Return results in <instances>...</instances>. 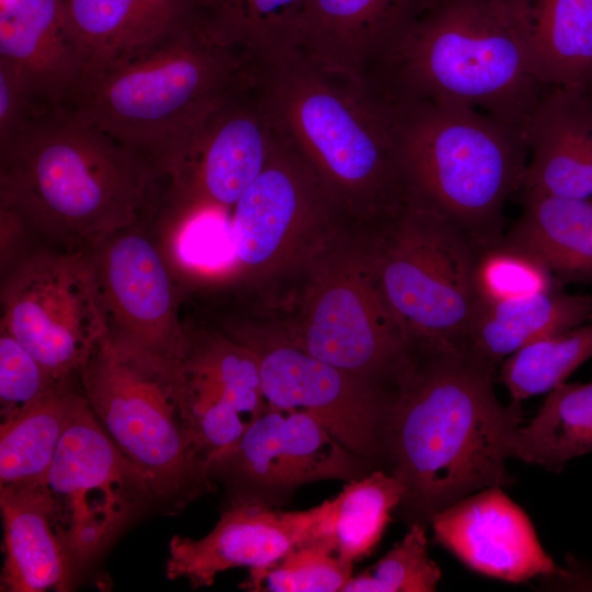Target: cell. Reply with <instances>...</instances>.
Returning a JSON list of instances; mask_svg holds the SVG:
<instances>
[{"label": "cell", "instance_id": "1", "mask_svg": "<svg viewBox=\"0 0 592 592\" xmlns=\"http://www.w3.org/2000/svg\"><path fill=\"white\" fill-rule=\"evenodd\" d=\"M496 369L468 352L414 349L397 379L387 471L402 485L396 512L409 526H429L463 498L511 485L505 462L523 410L497 399Z\"/></svg>", "mask_w": 592, "mask_h": 592}, {"label": "cell", "instance_id": "2", "mask_svg": "<svg viewBox=\"0 0 592 592\" xmlns=\"http://www.w3.org/2000/svg\"><path fill=\"white\" fill-rule=\"evenodd\" d=\"M161 173L69 104H50L0 147V207L89 251L109 236L152 217Z\"/></svg>", "mask_w": 592, "mask_h": 592}, {"label": "cell", "instance_id": "3", "mask_svg": "<svg viewBox=\"0 0 592 592\" xmlns=\"http://www.w3.org/2000/svg\"><path fill=\"white\" fill-rule=\"evenodd\" d=\"M254 86L272 128L337 212L375 226L402 209L410 195L387 100L323 72L294 48L254 59Z\"/></svg>", "mask_w": 592, "mask_h": 592}, {"label": "cell", "instance_id": "4", "mask_svg": "<svg viewBox=\"0 0 592 592\" xmlns=\"http://www.w3.org/2000/svg\"><path fill=\"white\" fill-rule=\"evenodd\" d=\"M534 0H437L367 87L391 103L467 106L526 128L547 87L532 57Z\"/></svg>", "mask_w": 592, "mask_h": 592}, {"label": "cell", "instance_id": "5", "mask_svg": "<svg viewBox=\"0 0 592 592\" xmlns=\"http://www.w3.org/2000/svg\"><path fill=\"white\" fill-rule=\"evenodd\" d=\"M253 77V59L196 16L86 70L68 104L161 173L209 114Z\"/></svg>", "mask_w": 592, "mask_h": 592}, {"label": "cell", "instance_id": "6", "mask_svg": "<svg viewBox=\"0 0 592 592\" xmlns=\"http://www.w3.org/2000/svg\"><path fill=\"white\" fill-rule=\"evenodd\" d=\"M411 197L456 223L481 251L503 240V207L521 191L526 134L480 111L391 103Z\"/></svg>", "mask_w": 592, "mask_h": 592}, {"label": "cell", "instance_id": "7", "mask_svg": "<svg viewBox=\"0 0 592 592\" xmlns=\"http://www.w3.org/2000/svg\"><path fill=\"white\" fill-rule=\"evenodd\" d=\"M375 228L365 254L410 345L465 352L478 307V247L451 218L412 197Z\"/></svg>", "mask_w": 592, "mask_h": 592}, {"label": "cell", "instance_id": "8", "mask_svg": "<svg viewBox=\"0 0 592 592\" xmlns=\"http://www.w3.org/2000/svg\"><path fill=\"white\" fill-rule=\"evenodd\" d=\"M78 374L92 411L156 501L181 509L210 489L181 411L174 366L105 335Z\"/></svg>", "mask_w": 592, "mask_h": 592}, {"label": "cell", "instance_id": "9", "mask_svg": "<svg viewBox=\"0 0 592 592\" xmlns=\"http://www.w3.org/2000/svg\"><path fill=\"white\" fill-rule=\"evenodd\" d=\"M45 487L54 526L72 570L93 559L156 501L145 475L111 439L83 391L73 406Z\"/></svg>", "mask_w": 592, "mask_h": 592}, {"label": "cell", "instance_id": "10", "mask_svg": "<svg viewBox=\"0 0 592 592\" xmlns=\"http://www.w3.org/2000/svg\"><path fill=\"white\" fill-rule=\"evenodd\" d=\"M293 342L318 360L396 387L413 349L376 285L365 252L334 253L317 265Z\"/></svg>", "mask_w": 592, "mask_h": 592}, {"label": "cell", "instance_id": "11", "mask_svg": "<svg viewBox=\"0 0 592 592\" xmlns=\"http://www.w3.org/2000/svg\"><path fill=\"white\" fill-rule=\"evenodd\" d=\"M228 334L254 354L269 406L311 413L342 445L387 470L396 387L318 360L296 345L286 330L247 327Z\"/></svg>", "mask_w": 592, "mask_h": 592}, {"label": "cell", "instance_id": "12", "mask_svg": "<svg viewBox=\"0 0 592 592\" xmlns=\"http://www.w3.org/2000/svg\"><path fill=\"white\" fill-rule=\"evenodd\" d=\"M0 328L54 378L79 373L107 332L88 251L23 259L2 287Z\"/></svg>", "mask_w": 592, "mask_h": 592}, {"label": "cell", "instance_id": "13", "mask_svg": "<svg viewBox=\"0 0 592 592\" xmlns=\"http://www.w3.org/2000/svg\"><path fill=\"white\" fill-rule=\"evenodd\" d=\"M253 80L209 114L164 167L158 215L168 240L202 214L234 207L261 173L272 127Z\"/></svg>", "mask_w": 592, "mask_h": 592}, {"label": "cell", "instance_id": "14", "mask_svg": "<svg viewBox=\"0 0 592 592\" xmlns=\"http://www.w3.org/2000/svg\"><path fill=\"white\" fill-rule=\"evenodd\" d=\"M124 228L88 251L106 337L177 366L186 345L175 280L163 240L147 227Z\"/></svg>", "mask_w": 592, "mask_h": 592}, {"label": "cell", "instance_id": "15", "mask_svg": "<svg viewBox=\"0 0 592 592\" xmlns=\"http://www.w3.org/2000/svg\"><path fill=\"white\" fill-rule=\"evenodd\" d=\"M378 467L342 445L311 413L267 405L242 436L207 464L231 496L284 503L300 486L361 479Z\"/></svg>", "mask_w": 592, "mask_h": 592}, {"label": "cell", "instance_id": "16", "mask_svg": "<svg viewBox=\"0 0 592 592\" xmlns=\"http://www.w3.org/2000/svg\"><path fill=\"white\" fill-rule=\"evenodd\" d=\"M333 212L316 178L272 128L266 162L234 206L231 267L249 277L277 270Z\"/></svg>", "mask_w": 592, "mask_h": 592}, {"label": "cell", "instance_id": "17", "mask_svg": "<svg viewBox=\"0 0 592 592\" xmlns=\"http://www.w3.org/2000/svg\"><path fill=\"white\" fill-rule=\"evenodd\" d=\"M437 0H306L293 47L323 72L356 86Z\"/></svg>", "mask_w": 592, "mask_h": 592}, {"label": "cell", "instance_id": "18", "mask_svg": "<svg viewBox=\"0 0 592 592\" xmlns=\"http://www.w3.org/2000/svg\"><path fill=\"white\" fill-rule=\"evenodd\" d=\"M323 511H277L257 499L231 496L215 527L193 539L174 535L169 544L166 574L192 588L209 587L218 573L236 567L267 566L305 543Z\"/></svg>", "mask_w": 592, "mask_h": 592}, {"label": "cell", "instance_id": "19", "mask_svg": "<svg viewBox=\"0 0 592 592\" xmlns=\"http://www.w3.org/2000/svg\"><path fill=\"white\" fill-rule=\"evenodd\" d=\"M434 540L471 570L519 583L560 567L542 547L524 510L502 487L474 492L435 514Z\"/></svg>", "mask_w": 592, "mask_h": 592}, {"label": "cell", "instance_id": "20", "mask_svg": "<svg viewBox=\"0 0 592 592\" xmlns=\"http://www.w3.org/2000/svg\"><path fill=\"white\" fill-rule=\"evenodd\" d=\"M0 64L42 102L68 104L86 66L64 0H1Z\"/></svg>", "mask_w": 592, "mask_h": 592}, {"label": "cell", "instance_id": "21", "mask_svg": "<svg viewBox=\"0 0 592 592\" xmlns=\"http://www.w3.org/2000/svg\"><path fill=\"white\" fill-rule=\"evenodd\" d=\"M521 191L592 201V91L548 87L526 128Z\"/></svg>", "mask_w": 592, "mask_h": 592}, {"label": "cell", "instance_id": "22", "mask_svg": "<svg viewBox=\"0 0 592 592\" xmlns=\"http://www.w3.org/2000/svg\"><path fill=\"white\" fill-rule=\"evenodd\" d=\"M4 560L1 591L69 590L72 568L56 533L44 486L0 488Z\"/></svg>", "mask_w": 592, "mask_h": 592}, {"label": "cell", "instance_id": "23", "mask_svg": "<svg viewBox=\"0 0 592 592\" xmlns=\"http://www.w3.org/2000/svg\"><path fill=\"white\" fill-rule=\"evenodd\" d=\"M592 321V295L568 294L559 286L493 304H478L465 352L498 367L523 346Z\"/></svg>", "mask_w": 592, "mask_h": 592}, {"label": "cell", "instance_id": "24", "mask_svg": "<svg viewBox=\"0 0 592 592\" xmlns=\"http://www.w3.org/2000/svg\"><path fill=\"white\" fill-rule=\"evenodd\" d=\"M84 71L194 20L192 0H64ZM84 73V72H83Z\"/></svg>", "mask_w": 592, "mask_h": 592}, {"label": "cell", "instance_id": "25", "mask_svg": "<svg viewBox=\"0 0 592 592\" xmlns=\"http://www.w3.org/2000/svg\"><path fill=\"white\" fill-rule=\"evenodd\" d=\"M503 242L560 280L592 282V201L522 191V214Z\"/></svg>", "mask_w": 592, "mask_h": 592}, {"label": "cell", "instance_id": "26", "mask_svg": "<svg viewBox=\"0 0 592 592\" xmlns=\"http://www.w3.org/2000/svg\"><path fill=\"white\" fill-rule=\"evenodd\" d=\"M81 391L77 373L60 379L34 403L1 421L0 488L45 485Z\"/></svg>", "mask_w": 592, "mask_h": 592}, {"label": "cell", "instance_id": "27", "mask_svg": "<svg viewBox=\"0 0 592 592\" xmlns=\"http://www.w3.org/2000/svg\"><path fill=\"white\" fill-rule=\"evenodd\" d=\"M177 369L187 388L210 405L230 406L250 423L267 407L254 354L232 337L185 325Z\"/></svg>", "mask_w": 592, "mask_h": 592}, {"label": "cell", "instance_id": "28", "mask_svg": "<svg viewBox=\"0 0 592 592\" xmlns=\"http://www.w3.org/2000/svg\"><path fill=\"white\" fill-rule=\"evenodd\" d=\"M402 494L400 481L382 468L346 482L335 498L322 502V514L303 545L321 546L351 563L367 557L379 543Z\"/></svg>", "mask_w": 592, "mask_h": 592}, {"label": "cell", "instance_id": "29", "mask_svg": "<svg viewBox=\"0 0 592 592\" xmlns=\"http://www.w3.org/2000/svg\"><path fill=\"white\" fill-rule=\"evenodd\" d=\"M592 453V382L562 383L536 415L516 430L511 457L560 473L571 459Z\"/></svg>", "mask_w": 592, "mask_h": 592}, {"label": "cell", "instance_id": "30", "mask_svg": "<svg viewBox=\"0 0 592 592\" xmlns=\"http://www.w3.org/2000/svg\"><path fill=\"white\" fill-rule=\"evenodd\" d=\"M531 45L547 88L592 90V0H534Z\"/></svg>", "mask_w": 592, "mask_h": 592}, {"label": "cell", "instance_id": "31", "mask_svg": "<svg viewBox=\"0 0 592 592\" xmlns=\"http://www.w3.org/2000/svg\"><path fill=\"white\" fill-rule=\"evenodd\" d=\"M219 39L252 59L292 48L306 0H192Z\"/></svg>", "mask_w": 592, "mask_h": 592}, {"label": "cell", "instance_id": "32", "mask_svg": "<svg viewBox=\"0 0 592 592\" xmlns=\"http://www.w3.org/2000/svg\"><path fill=\"white\" fill-rule=\"evenodd\" d=\"M592 356V321L538 339L501 362L498 380L513 401L549 392Z\"/></svg>", "mask_w": 592, "mask_h": 592}, {"label": "cell", "instance_id": "33", "mask_svg": "<svg viewBox=\"0 0 592 592\" xmlns=\"http://www.w3.org/2000/svg\"><path fill=\"white\" fill-rule=\"evenodd\" d=\"M352 567L321 546L299 545L267 566L250 569L241 587L265 592H341Z\"/></svg>", "mask_w": 592, "mask_h": 592}, {"label": "cell", "instance_id": "34", "mask_svg": "<svg viewBox=\"0 0 592 592\" xmlns=\"http://www.w3.org/2000/svg\"><path fill=\"white\" fill-rule=\"evenodd\" d=\"M426 527L411 524L405 537L375 565L352 576L341 592H432L442 573L428 554Z\"/></svg>", "mask_w": 592, "mask_h": 592}, {"label": "cell", "instance_id": "35", "mask_svg": "<svg viewBox=\"0 0 592 592\" xmlns=\"http://www.w3.org/2000/svg\"><path fill=\"white\" fill-rule=\"evenodd\" d=\"M474 284L478 304L525 297L559 286L540 261L503 241L479 253Z\"/></svg>", "mask_w": 592, "mask_h": 592}, {"label": "cell", "instance_id": "36", "mask_svg": "<svg viewBox=\"0 0 592 592\" xmlns=\"http://www.w3.org/2000/svg\"><path fill=\"white\" fill-rule=\"evenodd\" d=\"M59 380L54 378L15 338L0 328L1 421L34 403Z\"/></svg>", "mask_w": 592, "mask_h": 592}, {"label": "cell", "instance_id": "37", "mask_svg": "<svg viewBox=\"0 0 592 592\" xmlns=\"http://www.w3.org/2000/svg\"><path fill=\"white\" fill-rule=\"evenodd\" d=\"M47 105L50 103L38 100L8 67L0 64V147L12 140Z\"/></svg>", "mask_w": 592, "mask_h": 592}, {"label": "cell", "instance_id": "38", "mask_svg": "<svg viewBox=\"0 0 592 592\" xmlns=\"http://www.w3.org/2000/svg\"><path fill=\"white\" fill-rule=\"evenodd\" d=\"M546 587L561 591H592V566L568 556L567 566L545 577Z\"/></svg>", "mask_w": 592, "mask_h": 592}]
</instances>
